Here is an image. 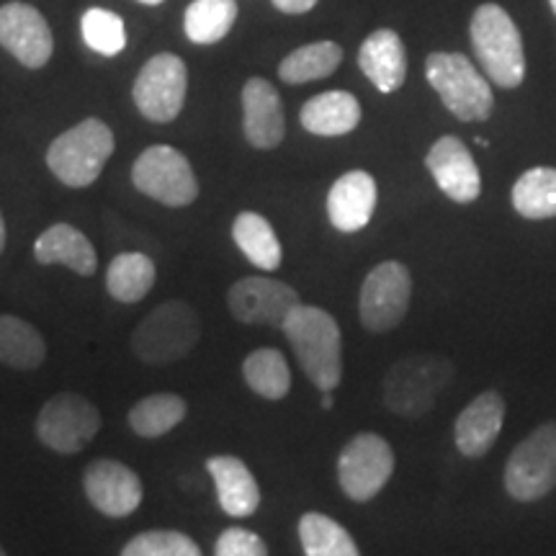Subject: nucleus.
Instances as JSON below:
<instances>
[{"instance_id":"1","label":"nucleus","mask_w":556,"mask_h":556,"mask_svg":"<svg viewBox=\"0 0 556 556\" xmlns=\"http://www.w3.org/2000/svg\"><path fill=\"white\" fill-rule=\"evenodd\" d=\"M283 336L319 392H332L343 381V336L330 312L299 302L283 319Z\"/></svg>"},{"instance_id":"2","label":"nucleus","mask_w":556,"mask_h":556,"mask_svg":"<svg viewBox=\"0 0 556 556\" xmlns=\"http://www.w3.org/2000/svg\"><path fill=\"white\" fill-rule=\"evenodd\" d=\"M471 47L486 78L500 88H518L526 78L523 39L516 21L497 3L479 5L469 24Z\"/></svg>"},{"instance_id":"3","label":"nucleus","mask_w":556,"mask_h":556,"mask_svg":"<svg viewBox=\"0 0 556 556\" xmlns=\"http://www.w3.org/2000/svg\"><path fill=\"white\" fill-rule=\"evenodd\" d=\"M201 336L197 309L184 299L157 304L131 332V351L148 366H165L189 356Z\"/></svg>"},{"instance_id":"4","label":"nucleus","mask_w":556,"mask_h":556,"mask_svg":"<svg viewBox=\"0 0 556 556\" xmlns=\"http://www.w3.org/2000/svg\"><path fill=\"white\" fill-rule=\"evenodd\" d=\"M454 379V366L448 358L438 353H415L394 364L387 371L384 387V405L400 417L428 415L435 407L438 394L448 387Z\"/></svg>"},{"instance_id":"5","label":"nucleus","mask_w":556,"mask_h":556,"mask_svg":"<svg viewBox=\"0 0 556 556\" xmlns=\"http://www.w3.org/2000/svg\"><path fill=\"white\" fill-rule=\"evenodd\" d=\"M111 155H114V131L106 122L93 116L54 139L47 150V165L70 189H86L99 180Z\"/></svg>"},{"instance_id":"6","label":"nucleus","mask_w":556,"mask_h":556,"mask_svg":"<svg viewBox=\"0 0 556 556\" xmlns=\"http://www.w3.org/2000/svg\"><path fill=\"white\" fill-rule=\"evenodd\" d=\"M426 78L458 122L490 119L495 96L469 58L458 52H433L426 60Z\"/></svg>"},{"instance_id":"7","label":"nucleus","mask_w":556,"mask_h":556,"mask_svg":"<svg viewBox=\"0 0 556 556\" xmlns=\"http://www.w3.org/2000/svg\"><path fill=\"white\" fill-rule=\"evenodd\" d=\"M131 184L144 197L173 208L189 206L199 197V180L189 157L170 144H152L137 155L131 165Z\"/></svg>"},{"instance_id":"8","label":"nucleus","mask_w":556,"mask_h":556,"mask_svg":"<svg viewBox=\"0 0 556 556\" xmlns=\"http://www.w3.org/2000/svg\"><path fill=\"white\" fill-rule=\"evenodd\" d=\"M556 486V420L544 422L507 458L505 490L518 503H536Z\"/></svg>"},{"instance_id":"9","label":"nucleus","mask_w":556,"mask_h":556,"mask_svg":"<svg viewBox=\"0 0 556 556\" xmlns=\"http://www.w3.org/2000/svg\"><path fill=\"white\" fill-rule=\"evenodd\" d=\"M101 413L93 402L75 392H60L45 402L37 415V435L54 454L75 456L99 435Z\"/></svg>"},{"instance_id":"10","label":"nucleus","mask_w":556,"mask_h":556,"mask_svg":"<svg viewBox=\"0 0 556 556\" xmlns=\"http://www.w3.org/2000/svg\"><path fill=\"white\" fill-rule=\"evenodd\" d=\"M189 90V70L178 54L160 52L139 70L131 99L144 119L168 124L184 111Z\"/></svg>"},{"instance_id":"11","label":"nucleus","mask_w":556,"mask_h":556,"mask_svg":"<svg viewBox=\"0 0 556 556\" xmlns=\"http://www.w3.org/2000/svg\"><path fill=\"white\" fill-rule=\"evenodd\" d=\"M413 299V276L405 263L384 261L364 278L358 315L366 330L389 332L405 319Z\"/></svg>"},{"instance_id":"12","label":"nucleus","mask_w":556,"mask_h":556,"mask_svg":"<svg viewBox=\"0 0 556 556\" xmlns=\"http://www.w3.org/2000/svg\"><path fill=\"white\" fill-rule=\"evenodd\" d=\"M394 471L392 446L377 433H358L338 458V482L353 503H368L384 490Z\"/></svg>"},{"instance_id":"13","label":"nucleus","mask_w":556,"mask_h":556,"mask_svg":"<svg viewBox=\"0 0 556 556\" xmlns=\"http://www.w3.org/2000/svg\"><path fill=\"white\" fill-rule=\"evenodd\" d=\"M302 302L294 287L268 276H245L227 291V307L242 325L283 328V319Z\"/></svg>"},{"instance_id":"14","label":"nucleus","mask_w":556,"mask_h":556,"mask_svg":"<svg viewBox=\"0 0 556 556\" xmlns=\"http://www.w3.org/2000/svg\"><path fill=\"white\" fill-rule=\"evenodd\" d=\"M0 47L24 67H45L54 50L50 24L34 5L11 0L0 5Z\"/></svg>"},{"instance_id":"15","label":"nucleus","mask_w":556,"mask_h":556,"mask_svg":"<svg viewBox=\"0 0 556 556\" xmlns=\"http://www.w3.org/2000/svg\"><path fill=\"white\" fill-rule=\"evenodd\" d=\"M88 503L106 518H127L142 505V479L116 458H96L83 475Z\"/></svg>"},{"instance_id":"16","label":"nucleus","mask_w":556,"mask_h":556,"mask_svg":"<svg viewBox=\"0 0 556 556\" xmlns=\"http://www.w3.org/2000/svg\"><path fill=\"white\" fill-rule=\"evenodd\" d=\"M426 165L438 189L456 204H471L482 193V176H479L475 157L458 137L446 135L438 139L428 150Z\"/></svg>"},{"instance_id":"17","label":"nucleus","mask_w":556,"mask_h":556,"mask_svg":"<svg viewBox=\"0 0 556 556\" xmlns=\"http://www.w3.org/2000/svg\"><path fill=\"white\" fill-rule=\"evenodd\" d=\"M242 131L255 150H274L287 137L281 96L268 80L250 78L242 88Z\"/></svg>"},{"instance_id":"18","label":"nucleus","mask_w":556,"mask_h":556,"mask_svg":"<svg viewBox=\"0 0 556 556\" xmlns=\"http://www.w3.org/2000/svg\"><path fill=\"white\" fill-rule=\"evenodd\" d=\"M377 180L366 170H348L328 193V217L338 232H361L377 208Z\"/></svg>"},{"instance_id":"19","label":"nucleus","mask_w":556,"mask_h":556,"mask_svg":"<svg viewBox=\"0 0 556 556\" xmlns=\"http://www.w3.org/2000/svg\"><path fill=\"white\" fill-rule=\"evenodd\" d=\"M505 422V400L497 392H482L456 417V448L467 458H479L495 446Z\"/></svg>"},{"instance_id":"20","label":"nucleus","mask_w":556,"mask_h":556,"mask_svg":"<svg viewBox=\"0 0 556 556\" xmlns=\"http://www.w3.org/2000/svg\"><path fill=\"white\" fill-rule=\"evenodd\" d=\"M358 67L381 93H394L407 78L405 41L397 31L379 29L364 39L358 50Z\"/></svg>"},{"instance_id":"21","label":"nucleus","mask_w":556,"mask_h":556,"mask_svg":"<svg viewBox=\"0 0 556 556\" xmlns=\"http://www.w3.org/2000/svg\"><path fill=\"white\" fill-rule=\"evenodd\" d=\"M34 258L41 266H67L78 276H93L99 268V255H96L93 242H90L80 229L67 222H58L39 235L34 242Z\"/></svg>"},{"instance_id":"22","label":"nucleus","mask_w":556,"mask_h":556,"mask_svg":"<svg viewBox=\"0 0 556 556\" xmlns=\"http://www.w3.org/2000/svg\"><path fill=\"white\" fill-rule=\"evenodd\" d=\"M206 469L217 486L222 510L232 518H250L261 505V486L238 456L206 458Z\"/></svg>"},{"instance_id":"23","label":"nucleus","mask_w":556,"mask_h":556,"mask_svg":"<svg viewBox=\"0 0 556 556\" xmlns=\"http://www.w3.org/2000/svg\"><path fill=\"white\" fill-rule=\"evenodd\" d=\"M299 122L317 137L351 135L361 124V103L348 90H328L304 103Z\"/></svg>"},{"instance_id":"24","label":"nucleus","mask_w":556,"mask_h":556,"mask_svg":"<svg viewBox=\"0 0 556 556\" xmlns=\"http://www.w3.org/2000/svg\"><path fill=\"white\" fill-rule=\"evenodd\" d=\"M232 240L242 250V255L266 274L281 268L283 248L276 238V229L261 214L240 212L232 225Z\"/></svg>"},{"instance_id":"25","label":"nucleus","mask_w":556,"mask_h":556,"mask_svg":"<svg viewBox=\"0 0 556 556\" xmlns=\"http://www.w3.org/2000/svg\"><path fill=\"white\" fill-rule=\"evenodd\" d=\"M47 358V340L34 325L16 315H0V364L31 371Z\"/></svg>"},{"instance_id":"26","label":"nucleus","mask_w":556,"mask_h":556,"mask_svg":"<svg viewBox=\"0 0 556 556\" xmlns=\"http://www.w3.org/2000/svg\"><path fill=\"white\" fill-rule=\"evenodd\" d=\"M155 263L144 253H119L109 263L106 291L116 302L137 304L155 287Z\"/></svg>"},{"instance_id":"27","label":"nucleus","mask_w":556,"mask_h":556,"mask_svg":"<svg viewBox=\"0 0 556 556\" xmlns=\"http://www.w3.org/2000/svg\"><path fill=\"white\" fill-rule=\"evenodd\" d=\"M340 62H343V50L336 41H312L283 58L278 65V75L289 86H302V83L330 78Z\"/></svg>"},{"instance_id":"28","label":"nucleus","mask_w":556,"mask_h":556,"mask_svg":"<svg viewBox=\"0 0 556 556\" xmlns=\"http://www.w3.org/2000/svg\"><path fill=\"white\" fill-rule=\"evenodd\" d=\"M242 377L263 400L278 402L289 394L291 371L287 358L276 348H258L242 361Z\"/></svg>"},{"instance_id":"29","label":"nucleus","mask_w":556,"mask_h":556,"mask_svg":"<svg viewBox=\"0 0 556 556\" xmlns=\"http://www.w3.org/2000/svg\"><path fill=\"white\" fill-rule=\"evenodd\" d=\"M186 417V400L173 392H157L129 409V428L139 438H163Z\"/></svg>"},{"instance_id":"30","label":"nucleus","mask_w":556,"mask_h":556,"mask_svg":"<svg viewBox=\"0 0 556 556\" xmlns=\"http://www.w3.org/2000/svg\"><path fill=\"white\" fill-rule=\"evenodd\" d=\"M238 21L235 0H193L186 9L184 31L193 45H217Z\"/></svg>"},{"instance_id":"31","label":"nucleus","mask_w":556,"mask_h":556,"mask_svg":"<svg viewBox=\"0 0 556 556\" xmlns=\"http://www.w3.org/2000/svg\"><path fill=\"white\" fill-rule=\"evenodd\" d=\"M513 206L526 219L556 217V168H531L513 186Z\"/></svg>"},{"instance_id":"32","label":"nucleus","mask_w":556,"mask_h":556,"mask_svg":"<svg viewBox=\"0 0 556 556\" xmlns=\"http://www.w3.org/2000/svg\"><path fill=\"white\" fill-rule=\"evenodd\" d=\"M299 539L307 556H358L351 533L323 513H304L299 520Z\"/></svg>"},{"instance_id":"33","label":"nucleus","mask_w":556,"mask_h":556,"mask_svg":"<svg viewBox=\"0 0 556 556\" xmlns=\"http://www.w3.org/2000/svg\"><path fill=\"white\" fill-rule=\"evenodd\" d=\"M83 41L103 58H116L127 47V29L119 13L106 9H88L80 18Z\"/></svg>"},{"instance_id":"34","label":"nucleus","mask_w":556,"mask_h":556,"mask_svg":"<svg viewBox=\"0 0 556 556\" xmlns=\"http://www.w3.org/2000/svg\"><path fill=\"white\" fill-rule=\"evenodd\" d=\"M122 556H201L197 541L180 531H144L127 541Z\"/></svg>"},{"instance_id":"35","label":"nucleus","mask_w":556,"mask_h":556,"mask_svg":"<svg viewBox=\"0 0 556 556\" xmlns=\"http://www.w3.org/2000/svg\"><path fill=\"white\" fill-rule=\"evenodd\" d=\"M217 556H266L268 546L258 533L248 531V528H227L217 539L214 546Z\"/></svg>"},{"instance_id":"36","label":"nucleus","mask_w":556,"mask_h":556,"mask_svg":"<svg viewBox=\"0 0 556 556\" xmlns=\"http://www.w3.org/2000/svg\"><path fill=\"white\" fill-rule=\"evenodd\" d=\"M274 5L281 13H291V16H296V13H307L317 5V0H274Z\"/></svg>"},{"instance_id":"37","label":"nucleus","mask_w":556,"mask_h":556,"mask_svg":"<svg viewBox=\"0 0 556 556\" xmlns=\"http://www.w3.org/2000/svg\"><path fill=\"white\" fill-rule=\"evenodd\" d=\"M5 238H9V232H5V219H3V214H0V253H3V248H5Z\"/></svg>"},{"instance_id":"38","label":"nucleus","mask_w":556,"mask_h":556,"mask_svg":"<svg viewBox=\"0 0 556 556\" xmlns=\"http://www.w3.org/2000/svg\"><path fill=\"white\" fill-rule=\"evenodd\" d=\"M332 405H336V400H332L330 392H323V407L325 409H332Z\"/></svg>"},{"instance_id":"39","label":"nucleus","mask_w":556,"mask_h":556,"mask_svg":"<svg viewBox=\"0 0 556 556\" xmlns=\"http://www.w3.org/2000/svg\"><path fill=\"white\" fill-rule=\"evenodd\" d=\"M139 3H144V5H160V3H163V0H139Z\"/></svg>"},{"instance_id":"40","label":"nucleus","mask_w":556,"mask_h":556,"mask_svg":"<svg viewBox=\"0 0 556 556\" xmlns=\"http://www.w3.org/2000/svg\"><path fill=\"white\" fill-rule=\"evenodd\" d=\"M552 9H554V13H556V0H552Z\"/></svg>"},{"instance_id":"41","label":"nucleus","mask_w":556,"mask_h":556,"mask_svg":"<svg viewBox=\"0 0 556 556\" xmlns=\"http://www.w3.org/2000/svg\"><path fill=\"white\" fill-rule=\"evenodd\" d=\"M3 554H5V552H3V546H0V556H3Z\"/></svg>"}]
</instances>
